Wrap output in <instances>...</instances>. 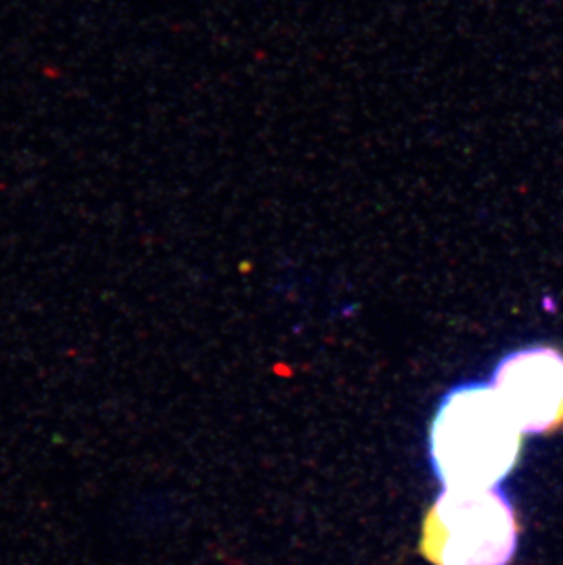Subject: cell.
I'll use <instances>...</instances> for the list:
<instances>
[{
  "label": "cell",
  "instance_id": "3957f363",
  "mask_svg": "<svg viewBox=\"0 0 563 565\" xmlns=\"http://www.w3.org/2000/svg\"><path fill=\"white\" fill-rule=\"evenodd\" d=\"M492 386L510 419L527 436L563 427V353L554 348H525L501 359Z\"/></svg>",
  "mask_w": 563,
  "mask_h": 565
},
{
  "label": "cell",
  "instance_id": "7a4b0ae2",
  "mask_svg": "<svg viewBox=\"0 0 563 565\" xmlns=\"http://www.w3.org/2000/svg\"><path fill=\"white\" fill-rule=\"evenodd\" d=\"M518 533L514 507L500 487L443 489L426 512L421 553L434 565H509Z\"/></svg>",
  "mask_w": 563,
  "mask_h": 565
},
{
  "label": "cell",
  "instance_id": "6da1fadb",
  "mask_svg": "<svg viewBox=\"0 0 563 565\" xmlns=\"http://www.w3.org/2000/svg\"><path fill=\"white\" fill-rule=\"evenodd\" d=\"M521 436L492 383L459 384L432 422V470L443 489L500 487L518 463Z\"/></svg>",
  "mask_w": 563,
  "mask_h": 565
}]
</instances>
